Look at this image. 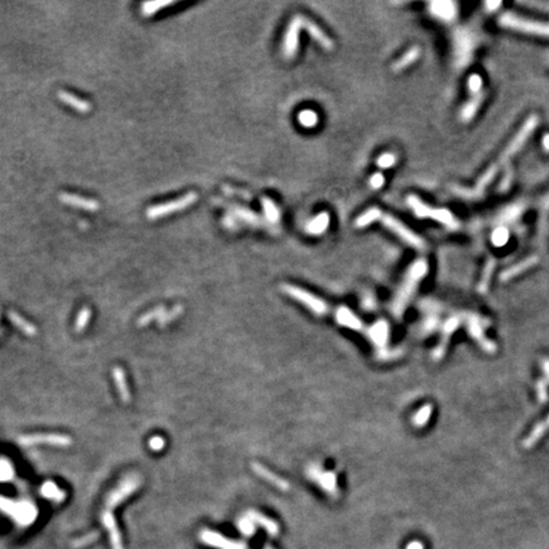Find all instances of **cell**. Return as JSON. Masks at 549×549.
Returning <instances> with one entry per match:
<instances>
[{
  "label": "cell",
  "mask_w": 549,
  "mask_h": 549,
  "mask_svg": "<svg viewBox=\"0 0 549 549\" xmlns=\"http://www.w3.org/2000/svg\"><path fill=\"white\" fill-rule=\"evenodd\" d=\"M405 549H425L424 548V544L421 543V541H410L409 544H408L407 546H405Z\"/></svg>",
  "instance_id": "obj_51"
},
{
  "label": "cell",
  "mask_w": 549,
  "mask_h": 549,
  "mask_svg": "<svg viewBox=\"0 0 549 549\" xmlns=\"http://www.w3.org/2000/svg\"><path fill=\"white\" fill-rule=\"evenodd\" d=\"M497 23H498L502 28L520 32V33L530 34V36L549 38V23H546V22L525 18V17L518 16V14L509 12V13L501 14Z\"/></svg>",
  "instance_id": "obj_2"
},
{
  "label": "cell",
  "mask_w": 549,
  "mask_h": 549,
  "mask_svg": "<svg viewBox=\"0 0 549 549\" xmlns=\"http://www.w3.org/2000/svg\"><path fill=\"white\" fill-rule=\"evenodd\" d=\"M139 486V482L135 481V479H128V481L123 482V484H121L110 497H108L107 501V510L111 511L116 505H118L121 501L126 498L127 496H130L133 491L136 489V487Z\"/></svg>",
  "instance_id": "obj_16"
},
{
  "label": "cell",
  "mask_w": 549,
  "mask_h": 549,
  "mask_svg": "<svg viewBox=\"0 0 549 549\" xmlns=\"http://www.w3.org/2000/svg\"><path fill=\"white\" fill-rule=\"evenodd\" d=\"M262 209H263L264 217L268 220L271 224H276V222L280 221L281 219V211L279 209V206L274 204L272 200H269L268 197H262Z\"/></svg>",
  "instance_id": "obj_30"
},
{
  "label": "cell",
  "mask_w": 549,
  "mask_h": 549,
  "mask_svg": "<svg viewBox=\"0 0 549 549\" xmlns=\"http://www.w3.org/2000/svg\"><path fill=\"white\" fill-rule=\"evenodd\" d=\"M494 266H496V262H494V259L489 258L488 261H487L486 266H484L483 276H482L481 283H479V285H478V291H479V293H481V294H486V293H487V290H488V288H489V281H491V278H492V273H493Z\"/></svg>",
  "instance_id": "obj_34"
},
{
  "label": "cell",
  "mask_w": 549,
  "mask_h": 549,
  "mask_svg": "<svg viewBox=\"0 0 549 549\" xmlns=\"http://www.w3.org/2000/svg\"><path fill=\"white\" fill-rule=\"evenodd\" d=\"M89 315H90V311H89L88 309H83V310L79 313L78 321H76V330L81 331L85 327V325L89 321Z\"/></svg>",
  "instance_id": "obj_47"
},
{
  "label": "cell",
  "mask_w": 549,
  "mask_h": 549,
  "mask_svg": "<svg viewBox=\"0 0 549 549\" xmlns=\"http://www.w3.org/2000/svg\"><path fill=\"white\" fill-rule=\"evenodd\" d=\"M420 58H421V49H420L419 46H412V48L408 49L398 60H395L394 63H393L392 70L394 71V73H402L404 69L409 68L410 65H414Z\"/></svg>",
  "instance_id": "obj_18"
},
{
  "label": "cell",
  "mask_w": 549,
  "mask_h": 549,
  "mask_svg": "<svg viewBox=\"0 0 549 549\" xmlns=\"http://www.w3.org/2000/svg\"><path fill=\"white\" fill-rule=\"evenodd\" d=\"M113 374H115V380L116 383H117L118 385V390H120V394L122 395L123 400H128V390H127V387H126V382H125V374H123V372L121 369H115L113 370Z\"/></svg>",
  "instance_id": "obj_41"
},
{
  "label": "cell",
  "mask_w": 549,
  "mask_h": 549,
  "mask_svg": "<svg viewBox=\"0 0 549 549\" xmlns=\"http://www.w3.org/2000/svg\"><path fill=\"white\" fill-rule=\"evenodd\" d=\"M0 510L11 516L18 525L27 526L34 521L37 516L36 508L28 502H14L0 497Z\"/></svg>",
  "instance_id": "obj_6"
},
{
  "label": "cell",
  "mask_w": 549,
  "mask_h": 549,
  "mask_svg": "<svg viewBox=\"0 0 549 549\" xmlns=\"http://www.w3.org/2000/svg\"><path fill=\"white\" fill-rule=\"evenodd\" d=\"M430 12L435 18L442 22H452L456 18V4L454 2L444 0V2H432L430 4Z\"/></svg>",
  "instance_id": "obj_13"
},
{
  "label": "cell",
  "mask_w": 549,
  "mask_h": 549,
  "mask_svg": "<svg viewBox=\"0 0 549 549\" xmlns=\"http://www.w3.org/2000/svg\"><path fill=\"white\" fill-rule=\"evenodd\" d=\"M395 163H397V155L393 153H383L377 159V165L380 169H389L394 167Z\"/></svg>",
  "instance_id": "obj_38"
},
{
  "label": "cell",
  "mask_w": 549,
  "mask_h": 549,
  "mask_svg": "<svg viewBox=\"0 0 549 549\" xmlns=\"http://www.w3.org/2000/svg\"><path fill=\"white\" fill-rule=\"evenodd\" d=\"M467 86H468L469 92H471L472 95L473 96L478 95V93L483 92L482 90V86H483V79H482V76L479 75V74H472V75L468 78Z\"/></svg>",
  "instance_id": "obj_39"
},
{
  "label": "cell",
  "mask_w": 549,
  "mask_h": 549,
  "mask_svg": "<svg viewBox=\"0 0 549 549\" xmlns=\"http://www.w3.org/2000/svg\"><path fill=\"white\" fill-rule=\"evenodd\" d=\"M369 337L372 338L374 345H377L378 347H384L385 343L388 342V338H389V326H388V323L380 322L375 325L370 330Z\"/></svg>",
  "instance_id": "obj_27"
},
{
  "label": "cell",
  "mask_w": 549,
  "mask_h": 549,
  "mask_svg": "<svg viewBox=\"0 0 549 549\" xmlns=\"http://www.w3.org/2000/svg\"><path fill=\"white\" fill-rule=\"evenodd\" d=\"M510 239V232L505 225H498L494 227L491 234V242L494 247H504Z\"/></svg>",
  "instance_id": "obj_33"
},
{
  "label": "cell",
  "mask_w": 549,
  "mask_h": 549,
  "mask_svg": "<svg viewBox=\"0 0 549 549\" xmlns=\"http://www.w3.org/2000/svg\"><path fill=\"white\" fill-rule=\"evenodd\" d=\"M336 321L340 323L343 327H347L350 330L353 331H360L362 328V323H361L360 318L356 316L352 311L350 310L346 306H341L338 308L337 313H336Z\"/></svg>",
  "instance_id": "obj_21"
},
{
  "label": "cell",
  "mask_w": 549,
  "mask_h": 549,
  "mask_svg": "<svg viewBox=\"0 0 549 549\" xmlns=\"http://www.w3.org/2000/svg\"><path fill=\"white\" fill-rule=\"evenodd\" d=\"M42 494L54 501H63L64 493L54 483H46L42 487Z\"/></svg>",
  "instance_id": "obj_37"
},
{
  "label": "cell",
  "mask_w": 549,
  "mask_h": 549,
  "mask_svg": "<svg viewBox=\"0 0 549 549\" xmlns=\"http://www.w3.org/2000/svg\"><path fill=\"white\" fill-rule=\"evenodd\" d=\"M382 222L387 229H389L393 234H395L397 237H399L404 243H407L408 246L414 247V248L422 249L426 248V243H425L424 239L419 236L417 233H415L414 231H410L409 227L405 226L399 219L394 217L390 214H383L382 216Z\"/></svg>",
  "instance_id": "obj_7"
},
{
  "label": "cell",
  "mask_w": 549,
  "mask_h": 549,
  "mask_svg": "<svg viewBox=\"0 0 549 549\" xmlns=\"http://www.w3.org/2000/svg\"><path fill=\"white\" fill-rule=\"evenodd\" d=\"M543 370L544 373H545V377L548 378L549 380V358H545V360L543 361Z\"/></svg>",
  "instance_id": "obj_53"
},
{
  "label": "cell",
  "mask_w": 549,
  "mask_h": 549,
  "mask_svg": "<svg viewBox=\"0 0 549 549\" xmlns=\"http://www.w3.org/2000/svg\"><path fill=\"white\" fill-rule=\"evenodd\" d=\"M197 200H199L197 192L191 191L185 195V196L178 197V199L172 200V201H167L163 202V204H158L154 205V206L148 207L147 217L149 220H157L160 219V217L168 216V215L174 214V212L177 211H182V210L192 206Z\"/></svg>",
  "instance_id": "obj_4"
},
{
  "label": "cell",
  "mask_w": 549,
  "mask_h": 549,
  "mask_svg": "<svg viewBox=\"0 0 549 549\" xmlns=\"http://www.w3.org/2000/svg\"><path fill=\"white\" fill-rule=\"evenodd\" d=\"M524 205L523 204H514L511 206L506 207L504 211L499 214L498 219L502 224H508V222H514L519 219V217L523 215L524 212Z\"/></svg>",
  "instance_id": "obj_31"
},
{
  "label": "cell",
  "mask_w": 549,
  "mask_h": 549,
  "mask_svg": "<svg viewBox=\"0 0 549 549\" xmlns=\"http://www.w3.org/2000/svg\"><path fill=\"white\" fill-rule=\"evenodd\" d=\"M536 126H538V117H536L535 115H531L530 117L524 122V125L521 126L519 132L514 136L511 143L508 145V148L504 150V153H502L501 158H499L498 160V165L509 163V160H510L516 153H519V150L525 145L526 140L530 138V135L533 133V131L535 130Z\"/></svg>",
  "instance_id": "obj_8"
},
{
  "label": "cell",
  "mask_w": 549,
  "mask_h": 549,
  "mask_svg": "<svg viewBox=\"0 0 549 549\" xmlns=\"http://www.w3.org/2000/svg\"><path fill=\"white\" fill-rule=\"evenodd\" d=\"M283 290L284 293L288 294L290 298L298 300L299 303L303 304L304 306H306L309 310L313 311L316 315H325L328 311L327 303H325L322 299L318 298V296L314 295V294L299 288V286L290 285V284H284Z\"/></svg>",
  "instance_id": "obj_9"
},
{
  "label": "cell",
  "mask_w": 549,
  "mask_h": 549,
  "mask_svg": "<svg viewBox=\"0 0 549 549\" xmlns=\"http://www.w3.org/2000/svg\"><path fill=\"white\" fill-rule=\"evenodd\" d=\"M98 534L97 533H92V534H88V535L83 536V538L79 539L78 541H75V544L74 545L75 546H83V545H86V544L92 543V541H95L96 539H97Z\"/></svg>",
  "instance_id": "obj_48"
},
{
  "label": "cell",
  "mask_w": 549,
  "mask_h": 549,
  "mask_svg": "<svg viewBox=\"0 0 549 549\" xmlns=\"http://www.w3.org/2000/svg\"><path fill=\"white\" fill-rule=\"evenodd\" d=\"M477 46V37L469 29H456L454 34V56L455 63L464 66L471 63L474 49Z\"/></svg>",
  "instance_id": "obj_5"
},
{
  "label": "cell",
  "mask_w": 549,
  "mask_h": 549,
  "mask_svg": "<svg viewBox=\"0 0 549 549\" xmlns=\"http://www.w3.org/2000/svg\"><path fill=\"white\" fill-rule=\"evenodd\" d=\"M303 24H304V16H298L293 17L289 23L288 28H286L285 34H284L283 44H281V51H283L284 58L290 60V59L295 58L296 54H298L299 49V36H300V32L303 31Z\"/></svg>",
  "instance_id": "obj_10"
},
{
  "label": "cell",
  "mask_w": 549,
  "mask_h": 549,
  "mask_svg": "<svg viewBox=\"0 0 549 549\" xmlns=\"http://www.w3.org/2000/svg\"><path fill=\"white\" fill-rule=\"evenodd\" d=\"M221 190L226 195H232V196H239V197H242V199L251 200V195H248L246 191H243V190H237V189H234V187L227 186V185H224V186L221 187Z\"/></svg>",
  "instance_id": "obj_45"
},
{
  "label": "cell",
  "mask_w": 549,
  "mask_h": 549,
  "mask_svg": "<svg viewBox=\"0 0 549 549\" xmlns=\"http://www.w3.org/2000/svg\"><path fill=\"white\" fill-rule=\"evenodd\" d=\"M536 394H538V400L540 403H545L548 400V389L544 380H539L536 383Z\"/></svg>",
  "instance_id": "obj_44"
},
{
  "label": "cell",
  "mask_w": 549,
  "mask_h": 549,
  "mask_svg": "<svg viewBox=\"0 0 549 549\" xmlns=\"http://www.w3.org/2000/svg\"><path fill=\"white\" fill-rule=\"evenodd\" d=\"M469 332H471L472 337L476 338V340L481 343V346L486 351H488V352H493V351L496 350V346H494L491 341H488L486 337H484L483 332H482L481 321H479V318H477V316H473V318H471V321H469Z\"/></svg>",
  "instance_id": "obj_23"
},
{
  "label": "cell",
  "mask_w": 549,
  "mask_h": 549,
  "mask_svg": "<svg viewBox=\"0 0 549 549\" xmlns=\"http://www.w3.org/2000/svg\"><path fill=\"white\" fill-rule=\"evenodd\" d=\"M431 414H432L431 404L424 405V407H422L421 409L415 415V417H414L415 426L421 427V426H424V425H426L427 422H429L430 417H431Z\"/></svg>",
  "instance_id": "obj_36"
},
{
  "label": "cell",
  "mask_w": 549,
  "mask_h": 549,
  "mask_svg": "<svg viewBox=\"0 0 549 549\" xmlns=\"http://www.w3.org/2000/svg\"><path fill=\"white\" fill-rule=\"evenodd\" d=\"M247 516H248V518L251 519L256 525H261L262 528H263L264 530L269 534V535L274 536L279 534V525L276 521L266 518V516L257 513V511H248V513H247Z\"/></svg>",
  "instance_id": "obj_24"
},
{
  "label": "cell",
  "mask_w": 549,
  "mask_h": 549,
  "mask_svg": "<svg viewBox=\"0 0 549 549\" xmlns=\"http://www.w3.org/2000/svg\"><path fill=\"white\" fill-rule=\"evenodd\" d=\"M298 121L303 127L313 128L318 125V121H319L318 113L313 110H303L299 112Z\"/></svg>",
  "instance_id": "obj_35"
},
{
  "label": "cell",
  "mask_w": 549,
  "mask_h": 549,
  "mask_svg": "<svg viewBox=\"0 0 549 549\" xmlns=\"http://www.w3.org/2000/svg\"><path fill=\"white\" fill-rule=\"evenodd\" d=\"M200 539H201L202 543L207 544L210 546H214L217 549H247L246 543L243 541H237V540H231L226 536H222L221 534L215 533L211 530H202L200 533Z\"/></svg>",
  "instance_id": "obj_11"
},
{
  "label": "cell",
  "mask_w": 549,
  "mask_h": 549,
  "mask_svg": "<svg viewBox=\"0 0 549 549\" xmlns=\"http://www.w3.org/2000/svg\"><path fill=\"white\" fill-rule=\"evenodd\" d=\"M383 212L379 207H370L369 210L363 211L357 219L355 220V226L358 229H362V227L369 226L373 222H375L377 220H382Z\"/></svg>",
  "instance_id": "obj_29"
},
{
  "label": "cell",
  "mask_w": 549,
  "mask_h": 549,
  "mask_svg": "<svg viewBox=\"0 0 549 549\" xmlns=\"http://www.w3.org/2000/svg\"><path fill=\"white\" fill-rule=\"evenodd\" d=\"M484 98H486V93L481 92L478 95L473 96L466 105L462 107L461 110V120L463 122H471L474 117H476L477 112L481 108L482 103H483Z\"/></svg>",
  "instance_id": "obj_20"
},
{
  "label": "cell",
  "mask_w": 549,
  "mask_h": 549,
  "mask_svg": "<svg viewBox=\"0 0 549 549\" xmlns=\"http://www.w3.org/2000/svg\"><path fill=\"white\" fill-rule=\"evenodd\" d=\"M58 98L64 103V105L69 106L73 110L78 111L79 113H88L89 111L93 108V106L85 100H81V98L76 97V96L71 95L66 90H59L58 92Z\"/></svg>",
  "instance_id": "obj_19"
},
{
  "label": "cell",
  "mask_w": 549,
  "mask_h": 549,
  "mask_svg": "<svg viewBox=\"0 0 549 549\" xmlns=\"http://www.w3.org/2000/svg\"><path fill=\"white\" fill-rule=\"evenodd\" d=\"M427 271H429V264L425 258L417 259L410 264L404 276V280L398 290L397 296L393 301V311H394L395 316L402 315L408 301L414 296L420 281L426 276Z\"/></svg>",
  "instance_id": "obj_1"
},
{
  "label": "cell",
  "mask_w": 549,
  "mask_h": 549,
  "mask_svg": "<svg viewBox=\"0 0 549 549\" xmlns=\"http://www.w3.org/2000/svg\"><path fill=\"white\" fill-rule=\"evenodd\" d=\"M384 183H385V177L382 172L374 173L369 179V186L372 187L374 191H378V190L382 189V187L384 186Z\"/></svg>",
  "instance_id": "obj_42"
},
{
  "label": "cell",
  "mask_w": 549,
  "mask_h": 549,
  "mask_svg": "<svg viewBox=\"0 0 549 549\" xmlns=\"http://www.w3.org/2000/svg\"><path fill=\"white\" fill-rule=\"evenodd\" d=\"M541 145H543V149L546 153H549V132H546L541 139Z\"/></svg>",
  "instance_id": "obj_52"
},
{
  "label": "cell",
  "mask_w": 549,
  "mask_h": 549,
  "mask_svg": "<svg viewBox=\"0 0 549 549\" xmlns=\"http://www.w3.org/2000/svg\"><path fill=\"white\" fill-rule=\"evenodd\" d=\"M174 4L173 0H155V2H145L140 6V14H142L144 18H150V17L155 16L160 9L167 8Z\"/></svg>",
  "instance_id": "obj_28"
},
{
  "label": "cell",
  "mask_w": 549,
  "mask_h": 549,
  "mask_svg": "<svg viewBox=\"0 0 549 549\" xmlns=\"http://www.w3.org/2000/svg\"><path fill=\"white\" fill-rule=\"evenodd\" d=\"M309 474L327 493H330L333 497L337 496V479H336L335 474L319 472L315 468L309 469Z\"/></svg>",
  "instance_id": "obj_15"
},
{
  "label": "cell",
  "mask_w": 549,
  "mask_h": 549,
  "mask_svg": "<svg viewBox=\"0 0 549 549\" xmlns=\"http://www.w3.org/2000/svg\"><path fill=\"white\" fill-rule=\"evenodd\" d=\"M164 446V440L159 436H155L150 440V447L153 450H162Z\"/></svg>",
  "instance_id": "obj_49"
},
{
  "label": "cell",
  "mask_w": 549,
  "mask_h": 549,
  "mask_svg": "<svg viewBox=\"0 0 549 549\" xmlns=\"http://www.w3.org/2000/svg\"><path fill=\"white\" fill-rule=\"evenodd\" d=\"M22 444L31 445L36 442H49L54 445H68L70 444V440L66 436H59V435H34V436H26L21 440Z\"/></svg>",
  "instance_id": "obj_25"
},
{
  "label": "cell",
  "mask_w": 549,
  "mask_h": 549,
  "mask_svg": "<svg viewBox=\"0 0 549 549\" xmlns=\"http://www.w3.org/2000/svg\"><path fill=\"white\" fill-rule=\"evenodd\" d=\"M539 258L536 256H531L529 257V258H525L524 261H521L520 263L515 264V266L510 267V268L505 269V271L502 272L501 273V281H509L511 280L513 278H515V276H518V274L523 273V272L528 271L529 268H531L533 266H535L536 263H538Z\"/></svg>",
  "instance_id": "obj_22"
},
{
  "label": "cell",
  "mask_w": 549,
  "mask_h": 549,
  "mask_svg": "<svg viewBox=\"0 0 549 549\" xmlns=\"http://www.w3.org/2000/svg\"><path fill=\"white\" fill-rule=\"evenodd\" d=\"M407 204L417 217L435 220V221L440 222V224L444 225L445 227H447L450 231H456L458 227H459V221H458L456 217H455L454 215H452V212L449 211V210L435 209V207L429 206V205L425 204L421 199H419V197L415 196V195H409V196L407 197Z\"/></svg>",
  "instance_id": "obj_3"
},
{
  "label": "cell",
  "mask_w": 549,
  "mask_h": 549,
  "mask_svg": "<svg viewBox=\"0 0 549 549\" xmlns=\"http://www.w3.org/2000/svg\"><path fill=\"white\" fill-rule=\"evenodd\" d=\"M252 467H253V471L256 472V473L258 474L259 477H262L263 479H266V481L269 482L271 484L276 486L278 488L283 489V491H288V489H289L288 482L284 481L283 478L278 477L276 474L272 473V472H269L267 468H264V467L259 466V464H257V463H254Z\"/></svg>",
  "instance_id": "obj_26"
},
{
  "label": "cell",
  "mask_w": 549,
  "mask_h": 549,
  "mask_svg": "<svg viewBox=\"0 0 549 549\" xmlns=\"http://www.w3.org/2000/svg\"><path fill=\"white\" fill-rule=\"evenodd\" d=\"M501 7H502L501 2H486V3H484V8H486V12H489V13H492V12H496L497 9H499Z\"/></svg>",
  "instance_id": "obj_50"
},
{
  "label": "cell",
  "mask_w": 549,
  "mask_h": 549,
  "mask_svg": "<svg viewBox=\"0 0 549 549\" xmlns=\"http://www.w3.org/2000/svg\"><path fill=\"white\" fill-rule=\"evenodd\" d=\"M12 476H13V469H12V466H9L7 462H0V481L4 482V481H9V479L12 478Z\"/></svg>",
  "instance_id": "obj_43"
},
{
  "label": "cell",
  "mask_w": 549,
  "mask_h": 549,
  "mask_svg": "<svg viewBox=\"0 0 549 549\" xmlns=\"http://www.w3.org/2000/svg\"><path fill=\"white\" fill-rule=\"evenodd\" d=\"M331 216L327 211L319 212L316 216L309 220L305 225V232L310 236H322L330 227Z\"/></svg>",
  "instance_id": "obj_17"
},
{
  "label": "cell",
  "mask_w": 549,
  "mask_h": 549,
  "mask_svg": "<svg viewBox=\"0 0 549 549\" xmlns=\"http://www.w3.org/2000/svg\"><path fill=\"white\" fill-rule=\"evenodd\" d=\"M238 528H239V530H241V533L244 534L246 536H251L256 533V524H254L247 515L239 519Z\"/></svg>",
  "instance_id": "obj_40"
},
{
  "label": "cell",
  "mask_w": 549,
  "mask_h": 549,
  "mask_svg": "<svg viewBox=\"0 0 549 549\" xmlns=\"http://www.w3.org/2000/svg\"><path fill=\"white\" fill-rule=\"evenodd\" d=\"M59 200L63 204L68 206L76 207V209L86 210V211H97L100 210V202L95 199H88V197L79 196V195L69 194V192H61L59 195Z\"/></svg>",
  "instance_id": "obj_12"
},
{
  "label": "cell",
  "mask_w": 549,
  "mask_h": 549,
  "mask_svg": "<svg viewBox=\"0 0 549 549\" xmlns=\"http://www.w3.org/2000/svg\"><path fill=\"white\" fill-rule=\"evenodd\" d=\"M548 429H549V416L546 417L545 421L541 422V424H538L535 427H534V430L531 431V434L529 435V436L526 437L525 440H524V442H523L524 447H525V449H531V447H533V445H535L536 441H538V440H540V437L543 436V434Z\"/></svg>",
  "instance_id": "obj_32"
},
{
  "label": "cell",
  "mask_w": 549,
  "mask_h": 549,
  "mask_svg": "<svg viewBox=\"0 0 549 549\" xmlns=\"http://www.w3.org/2000/svg\"><path fill=\"white\" fill-rule=\"evenodd\" d=\"M212 202H217L216 205H219V206H222V207H225V209L229 210L231 216L238 217V219L243 220V221L247 222V224H249V225L261 224V220H259L258 216H257L256 212H252L251 210L246 209V207L237 206V205H233V204H227V202L221 201V200H219V199H214L212 200Z\"/></svg>",
  "instance_id": "obj_14"
},
{
  "label": "cell",
  "mask_w": 549,
  "mask_h": 549,
  "mask_svg": "<svg viewBox=\"0 0 549 549\" xmlns=\"http://www.w3.org/2000/svg\"><path fill=\"white\" fill-rule=\"evenodd\" d=\"M9 315H11V316H9V318H11V319H12V321H13V322H14V323H16V325H17V326H18V327H19V328H22V330H23V331H24V332H27V333H28V335H31V333H33V332H34V330H33V328H32V327H31V326H29V325H28V323H26V322H24L23 319H22V318H19V316H18V315H17V314H14V313H11V314H9Z\"/></svg>",
  "instance_id": "obj_46"
}]
</instances>
